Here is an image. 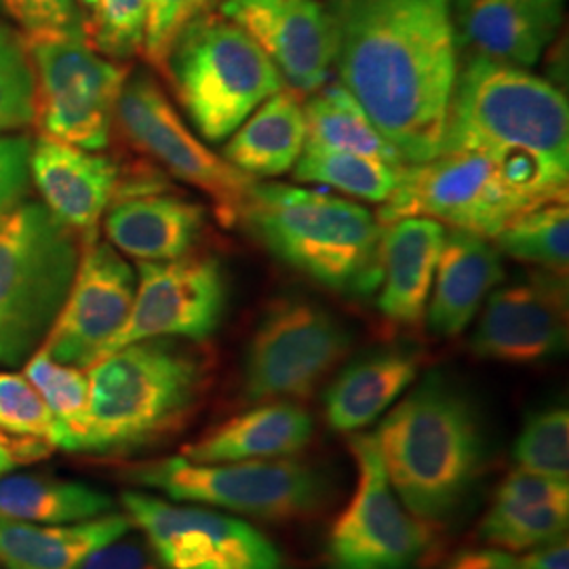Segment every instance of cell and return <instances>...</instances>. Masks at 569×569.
I'll use <instances>...</instances> for the list:
<instances>
[{
  "instance_id": "6da1fadb",
  "label": "cell",
  "mask_w": 569,
  "mask_h": 569,
  "mask_svg": "<svg viewBox=\"0 0 569 569\" xmlns=\"http://www.w3.org/2000/svg\"><path fill=\"white\" fill-rule=\"evenodd\" d=\"M338 82L406 163L441 152L458 77L451 0H331Z\"/></svg>"
},
{
  "instance_id": "7a4b0ae2",
  "label": "cell",
  "mask_w": 569,
  "mask_h": 569,
  "mask_svg": "<svg viewBox=\"0 0 569 569\" xmlns=\"http://www.w3.org/2000/svg\"><path fill=\"white\" fill-rule=\"evenodd\" d=\"M443 152L493 159L533 204L568 201V96L528 68L475 56L453 82Z\"/></svg>"
},
{
  "instance_id": "3957f363",
  "label": "cell",
  "mask_w": 569,
  "mask_h": 569,
  "mask_svg": "<svg viewBox=\"0 0 569 569\" xmlns=\"http://www.w3.org/2000/svg\"><path fill=\"white\" fill-rule=\"evenodd\" d=\"M371 435L395 493L428 526H443L465 509L488 467L477 409L441 376H428Z\"/></svg>"
},
{
  "instance_id": "277c9868",
  "label": "cell",
  "mask_w": 569,
  "mask_h": 569,
  "mask_svg": "<svg viewBox=\"0 0 569 569\" xmlns=\"http://www.w3.org/2000/svg\"><path fill=\"white\" fill-rule=\"evenodd\" d=\"M89 407L74 453L114 456L178 430L203 399L207 359L176 338L122 346L87 367Z\"/></svg>"
},
{
  "instance_id": "5b68a950",
  "label": "cell",
  "mask_w": 569,
  "mask_h": 569,
  "mask_svg": "<svg viewBox=\"0 0 569 569\" xmlns=\"http://www.w3.org/2000/svg\"><path fill=\"white\" fill-rule=\"evenodd\" d=\"M241 224L274 258L352 298L380 287L382 226L363 204L289 183H253Z\"/></svg>"
},
{
  "instance_id": "8992f818",
  "label": "cell",
  "mask_w": 569,
  "mask_h": 569,
  "mask_svg": "<svg viewBox=\"0 0 569 569\" xmlns=\"http://www.w3.org/2000/svg\"><path fill=\"white\" fill-rule=\"evenodd\" d=\"M77 232L41 201L0 216V366H23L56 323L77 272Z\"/></svg>"
},
{
  "instance_id": "52a82bcc",
  "label": "cell",
  "mask_w": 569,
  "mask_h": 569,
  "mask_svg": "<svg viewBox=\"0 0 569 569\" xmlns=\"http://www.w3.org/2000/svg\"><path fill=\"white\" fill-rule=\"evenodd\" d=\"M163 72L204 142H226L260 103L287 89L281 72L243 30L207 11L176 39Z\"/></svg>"
},
{
  "instance_id": "ba28073f",
  "label": "cell",
  "mask_w": 569,
  "mask_h": 569,
  "mask_svg": "<svg viewBox=\"0 0 569 569\" xmlns=\"http://www.w3.org/2000/svg\"><path fill=\"white\" fill-rule=\"evenodd\" d=\"M127 479L176 502L274 523L317 512L329 493L326 472L296 458L203 465L176 456L129 468Z\"/></svg>"
},
{
  "instance_id": "9c48e42d",
  "label": "cell",
  "mask_w": 569,
  "mask_h": 569,
  "mask_svg": "<svg viewBox=\"0 0 569 569\" xmlns=\"http://www.w3.org/2000/svg\"><path fill=\"white\" fill-rule=\"evenodd\" d=\"M505 169L481 152H443L425 163L399 167L397 186L376 220L430 218L446 228L493 241L519 213L533 209Z\"/></svg>"
},
{
  "instance_id": "30bf717a",
  "label": "cell",
  "mask_w": 569,
  "mask_h": 569,
  "mask_svg": "<svg viewBox=\"0 0 569 569\" xmlns=\"http://www.w3.org/2000/svg\"><path fill=\"white\" fill-rule=\"evenodd\" d=\"M34 68V122L41 136L100 152L112 136L117 103L129 77L81 37L28 41Z\"/></svg>"
},
{
  "instance_id": "8fae6325",
  "label": "cell",
  "mask_w": 569,
  "mask_h": 569,
  "mask_svg": "<svg viewBox=\"0 0 569 569\" xmlns=\"http://www.w3.org/2000/svg\"><path fill=\"white\" fill-rule=\"evenodd\" d=\"M357 483L327 538L329 569H416L435 549V528L401 502L371 432L348 441Z\"/></svg>"
},
{
  "instance_id": "7c38bea8",
  "label": "cell",
  "mask_w": 569,
  "mask_h": 569,
  "mask_svg": "<svg viewBox=\"0 0 569 569\" xmlns=\"http://www.w3.org/2000/svg\"><path fill=\"white\" fill-rule=\"evenodd\" d=\"M114 122L143 157L161 164L171 178L204 192L222 224H239L256 180L216 154L183 122L152 74L136 72L127 77Z\"/></svg>"
},
{
  "instance_id": "4fadbf2b",
  "label": "cell",
  "mask_w": 569,
  "mask_h": 569,
  "mask_svg": "<svg viewBox=\"0 0 569 569\" xmlns=\"http://www.w3.org/2000/svg\"><path fill=\"white\" fill-rule=\"evenodd\" d=\"M352 348L350 329L323 306L279 300L256 327L244 352L243 388L251 401L310 397Z\"/></svg>"
},
{
  "instance_id": "5bb4252c",
  "label": "cell",
  "mask_w": 569,
  "mask_h": 569,
  "mask_svg": "<svg viewBox=\"0 0 569 569\" xmlns=\"http://www.w3.org/2000/svg\"><path fill=\"white\" fill-rule=\"evenodd\" d=\"M121 502L164 569H287L264 533L230 512L146 491H124Z\"/></svg>"
},
{
  "instance_id": "9a60e30c",
  "label": "cell",
  "mask_w": 569,
  "mask_h": 569,
  "mask_svg": "<svg viewBox=\"0 0 569 569\" xmlns=\"http://www.w3.org/2000/svg\"><path fill=\"white\" fill-rule=\"evenodd\" d=\"M226 306L228 281L218 258L190 253L171 262H138L131 312L102 357L154 338L203 342L222 326Z\"/></svg>"
},
{
  "instance_id": "2e32d148",
  "label": "cell",
  "mask_w": 569,
  "mask_h": 569,
  "mask_svg": "<svg viewBox=\"0 0 569 569\" xmlns=\"http://www.w3.org/2000/svg\"><path fill=\"white\" fill-rule=\"evenodd\" d=\"M138 287V272L98 237L84 239L66 302L42 350L66 366L89 367L124 326Z\"/></svg>"
},
{
  "instance_id": "e0dca14e",
  "label": "cell",
  "mask_w": 569,
  "mask_h": 569,
  "mask_svg": "<svg viewBox=\"0 0 569 569\" xmlns=\"http://www.w3.org/2000/svg\"><path fill=\"white\" fill-rule=\"evenodd\" d=\"M568 336V277L538 270L489 293L470 350L479 359L529 366L566 352Z\"/></svg>"
},
{
  "instance_id": "ac0fdd59",
  "label": "cell",
  "mask_w": 569,
  "mask_h": 569,
  "mask_svg": "<svg viewBox=\"0 0 569 569\" xmlns=\"http://www.w3.org/2000/svg\"><path fill=\"white\" fill-rule=\"evenodd\" d=\"M281 72L287 89L310 96L327 84L336 60V26L321 0H218Z\"/></svg>"
},
{
  "instance_id": "d6986e66",
  "label": "cell",
  "mask_w": 569,
  "mask_h": 569,
  "mask_svg": "<svg viewBox=\"0 0 569 569\" xmlns=\"http://www.w3.org/2000/svg\"><path fill=\"white\" fill-rule=\"evenodd\" d=\"M30 180L41 203L81 241L98 237L100 220L121 190V173L110 157L44 136L32 142Z\"/></svg>"
},
{
  "instance_id": "ffe728a7",
  "label": "cell",
  "mask_w": 569,
  "mask_h": 569,
  "mask_svg": "<svg viewBox=\"0 0 569 569\" xmlns=\"http://www.w3.org/2000/svg\"><path fill=\"white\" fill-rule=\"evenodd\" d=\"M204 226L203 204L159 188L117 197L103 218L108 243L138 262H171L190 256Z\"/></svg>"
},
{
  "instance_id": "44dd1931",
  "label": "cell",
  "mask_w": 569,
  "mask_h": 569,
  "mask_svg": "<svg viewBox=\"0 0 569 569\" xmlns=\"http://www.w3.org/2000/svg\"><path fill=\"white\" fill-rule=\"evenodd\" d=\"M502 253L489 239L449 228L427 306L430 331L456 338L467 331L489 293L505 281Z\"/></svg>"
},
{
  "instance_id": "7402d4cb",
  "label": "cell",
  "mask_w": 569,
  "mask_h": 569,
  "mask_svg": "<svg viewBox=\"0 0 569 569\" xmlns=\"http://www.w3.org/2000/svg\"><path fill=\"white\" fill-rule=\"evenodd\" d=\"M448 228L430 218L382 226L378 310L395 326H420Z\"/></svg>"
},
{
  "instance_id": "603a6c76",
  "label": "cell",
  "mask_w": 569,
  "mask_h": 569,
  "mask_svg": "<svg viewBox=\"0 0 569 569\" xmlns=\"http://www.w3.org/2000/svg\"><path fill=\"white\" fill-rule=\"evenodd\" d=\"M569 481L517 468L500 483L479 536L493 549L528 552L568 533Z\"/></svg>"
},
{
  "instance_id": "cb8c5ba5",
  "label": "cell",
  "mask_w": 569,
  "mask_h": 569,
  "mask_svg": "<svg viewBox=\"0 0 569 569\" xmlns=\"http://www.w3.org/2000/svg\"><path fill=\"white\" fill-rule=\"evenodd\" d=\"M315 422L305 407L266 401L239 413L182 449V458L203 465L293 458L310 443Z\"/></svg>"
},
{
  "instance_id": "d4e9b609",
  "label": "cell",
  "mask_w": 569,
  "mask_h": 569,
  "mask_svg": "<svg viewBox=\"0 0 569 569\" xmlns=\"http://www.w3.org/2000/svg\"><path fill=\"white\" fill-rule=\"evenodd\" d=\"M465 39L488 60L529 68L542 58L563 21V0H468Z\"/></svg>"
},
{
  "instance_id": "484cf974",
  "label": "cell",
  "mask_w": 569,
  "mask_h": 569,
  "mask_svg": "<svg viewBox=\"0 0 569 569\" xmlns=\"http://www.w3.org/2000/svg\"><path fill=\"white\" fill-rule=\"evenodd\" d=\"M420 357L409 348H388L366 355L336 376L326 392L329 427L359 432L373 425L413 385Z\"/></svg>"
},
{
  "instance_id": "4316f807",
  "label": "cell",
  "mask_w": 569,
  "mask_h": 569,
  "mask_svg": "<svg viewBox=\"0 0 569 569\" xmlns=\"http://www.w3.org/2000/svg\"><path fill=\"white\" fill-rule=\"evenodd\" d=\"M131 529V519L119 512L72 526H39L0 517V569H81L93 550Z\"/></svg>"
},
{
  "instance_id": "83f0119b",
  "label": "cell",
  "mask_w": 569,
  "mask_h": 569,
  "mask_svg": "<svg viewBox=\"0 0 569 569\" xmlns=\"http://www.w3.org/2000/svg\"><path fill=\"white\" fill-rule=\"evenodd\" d=\"M305 143V106L298 93L283 89L228 138L222 157L249 178H279L298 163Z\"/></svg>"
},
{
  "instance_id": "f1b7e54d",
  "label": "cell",
  "mask_w": 569,
  "mask_h": 569,
  "mask_svg": "<svg viewBox=\"0 0 569 569\" xmlns=\"http://www.w3.org/2000/svg\"><path fill=\"white\" fill-rule=\"evenodd\" d=\"M114 509V500L89 483L49 475H2L0 517L39 526H72L98 519Z\"/></svg>"
},
{
  "instance_id": "f546056e",
  "label": "cell",
  "mask_w": 569,
  "mask_h": 569,
  "mask_svg": "<svg viewBox=\"0 0 569 569\" xmlns=\"http://www.w3.org/2000/svg\"><path fill=\"white\" fill-rule=\"evenodd\" d=\"M306 142L338 152L361 154L388 164H406L392 143L376 129L361 103L340 82L323 84L305 103Z\"/></svg>"
},
{
  "instance_id": "4dcf8cb0",
  "label": "cell",
  "mask_w": 569,
  "mask_h": 569,
  "mask_svg": "<svg viewBox=\"0 0 569 569\" xmlns=\"http://www.w3.org/2000/svg\"><path fill=\"white\" fill-rule=\"evenodd\" d=\"M399 167L306 142L293 176L298 182L321 183L352 199L382 204L397 186Z\"/></svg>"
},
{
  "instance_id": "1f68e13d",
  "label": "cell",
  "mask_w": 569,
  "mask_h": 569,
  "mask_svg": "<svg viewBox=\"0 0 569 569\" xmlns=\"http://www.w3.org/2000/svg\"><path fill=\"white\" fill-rule=\"evenodd\" d=\"M491 243L517 262L540 266L542 270L568 277V201L538 204L519 213Z\"/></svg>"
},
{
  "instance_id": "d6a6232c",
  "label": "cell",
  "mask_w": 569,
  "mask_h": 569,
  "mask_svg": "<svg viewBox=\"0 0 569 569\" xmlns=\"http://www.w3.org/2000/svg\"><path fill=\"white\" fill-rule=\"evenodd\" d=\"M23 376L39 390L61 427L63 451L74 453L89 407V378L82 367L66 366L39 348L26 363Z\"/></svg>"
},
{
  "instance_id": "836d02e7",
  "label": "cell",
  "mask_w": 569,
  "mask_h": 569,
  "mask_svg": "<svg viewBox=\"0 0 569 569\" xmlns=\"http://www.w3.org/2000/svg\"><path fill=\"white\" fill-rule=\"evenodd\" d=\"M34 68L20 30L0 20V136L34 122Z\"/></svg>"
},
{
  "instance_id": "e575fe53",
  "label": "cell",
  "mask_w": 569,
  "mask_h": 569,
  "mask_svg": "<svg viewBox=\"0 0 569 569\" xmlns=\"http://www.w3.org/2000/svg\"><path fill=\"white\" fill-rule=\"evenodd\" d=\"M0 435L60 449V422L23 373L0 371Z\"/></svg>"
},
{
  "instance_id": "d590c367",
  "label": "cell",
  "mask_w": 569,
  "mask_h": 569,
  "mask_svg": "<svg viewBox=\"0 0 569 569\" xmlns=\"http://www.w3.org/2000/svg\"><path fill=\"white\" fill-rule=\"evenodd\" d=\"M515 460L531 472L568 479V407L550 406L531 413L515 441Z\"/></svg>"
},
{
  "instance_id": "8d00e7d4",
  "label": "cell",
  "mask_w": 569,
  "mask_h": 569,
  "mask_svg": "<svg viewBox=\"0 0 569 569\" xmlns=\"http://www.w3.org/2000/svg\"><path fill=\"white\" fill-rule=\"evenodd\" d=\"M143 37V0H96V9L84 20V39L108 60H131L142 53Z\"/></svg>"
},
{
  "instance_id": "74e56055",
  "label": "cell",
  "mask_w": 569,
  "mask_h": 569,
  "mask_svg": "<svg viewBox=\"0 0 569 569\" xmlns=\"http://www.w3.org/2000/svg\"><path fill=\"white\" fill-rule=\"evenodd\" d=\"M0 16L13 23L26 41L84 39V18L77 0H0Z\"/></svg>"
},
{
  "instance_id": "f35d334b",
  "label": "cell",
  "mask_w": 569,
  "mask_h": 569,
  "mask_svg": "<svg viewBox=\"0 0 569 569\" xmlns=\"http://www.w3.org/2000/svg\"><path fill=\"white\" fill-rule=\"evenodd\" d=\"M146 37L142 53L154 68L163 70L176 39L190 21L201 18L218 0H143Z\"/></svg>"
},
{
  "instance_id": "ab89813d",
  "label": "cell",
  "mask_w": 569,
  "mask_h": 569,
  "mask_svg": "<svg viewBox=\"0 0 569 569\" xmlns=\"http://www.w3.org/2000/svg\"><path fill=\"white\" fill-rule=\"evenodd\" d=\"M30 150L26 136H0V216L23 201L30 186Z\"/></svg>"
},
{
  "instance_id": "60d3db41",
  "label": "cell",
  "mask_w": 569,
  "mask_h": 569,
  "mask_svg": "<svg viewBox=\"0 0 569 569\" xmlns=\"http://www.w3.org/2000/svg\"><path fill=\"white\" fill-rule=\"evenodd\" d=\"M81 569H164L157 559L154 550L146 542L127 531L121 538L110 540L98 550H93Z\"/></svg>"
},
{
  "instance_id": "b9f144b4",
  "label": "cell",
  "mask_w": 569,
  "mask_h": 569,
  "mask_svg": "<svg viewBox=\"0 0 569 569\" xmlns=\"http://www.w3.org/2000/svg\"><path fill=\"white\" fill-rule=\"evenodd\" d=\"M446 569H523L515 552L500 549H470L458 552Z\"/></svg>"
},
{
  "instance_id": "7bdbcfd3",
  "label": "cell",
  "mask_w": 569,
  "mask_h": 569,
  "mask_svg": "<svg viewBox=\"0 0 569 569\" xmlns=\"http://www.w3.org/2000/svg\"><path fill=\"white\" fill-rule=\"evenodd\" d=\"M523 569H569L568 533L545 542L519 557Z\"/></svg>"
},
{
  "instance_id": "ee69618b",
  "label": "cell",
  "mask_w": 569,
  "mask_h": 569,
  "mask_svg": "<svg viewBox=\"0 0 569 569\" xmlns=\"http://www.w3.org/2000/svg\"><path fill=\"white\" fill-rule=\"evenodd\" d=\"M49 446L34 443V441H20V439H11L0 435V477L11 472L16 465H20L26 458H39L42 453H47Z\"/></svg>"
},
{
  "instance_id": "f6af8a7d",
  "label": "cell",
  "mask_w": 569,
  "mask_h": 569,
  "mask_svg": "<svg viewBox=\"0 0 569 569\" xmlns=\"http://www.w3.org/2000/svg\"><path fill=\"white\" fill-rule=\"evenodd\" d=\"M79 7H82L87 13H91L96 9V0H77Z\"/></svg>"
},
{
  "instance_id": "bcb514c9",
  "label": "cell",
  "mask_w": 569,
  "mask_h": 569,
  "mask_svg": "<svg viewBox=\"0 0 569 569\" xmlns=\"http://www.w3.org/2000/svg\"><path fill=\"white\" fill-rule=\"evenodd\" d=\"M460 2H462V4H467L468 0H460Z\"/></svg>"
}]
</instances>
